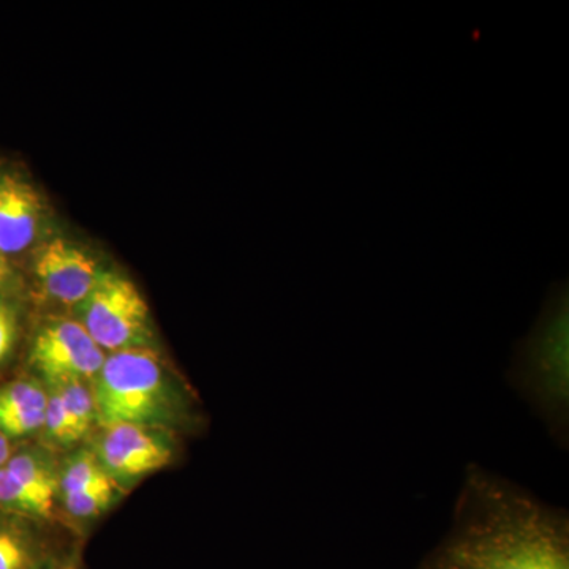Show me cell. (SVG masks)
<instances>
[{
	"instance_id": "2",
	"label": "cell",
	"mask_w": 569,
	"mask_h": 569,
	"mask_svg": "<svg viewBox=\"0 0 569 569\" xmlns=\"http://www.w3.org/2000/svg\"><path fill=\"white\" fill-rule=\"evenodd\" d=\"M97 425L168 427L186 411L181 389L156 348L107 355L91 383Z\"/></svg>"
},
{
	"instance_id": "9",
	"label": "cell",
	"mask_w": 569,
	"mask_h": 569,
	"mask_svg": "<svg viewBox=\"0 0 569 569\" xmlns=\"http://www.w3.org/2000/svg\"><path fill=\"white\" fill-rule=\"evenodd\" d=\"M48 392L39 378H21L0 388V432L9 440L43 430Z\"/></svg>"
},
{
	"instance_id": "4",
	"label": "cell",
	"mask_w": 569,
	"mask_h": 569,
	"mask_svg": "<svg viewBox=\"0 0 569 569\" xmlns=\"http://www.w3.org/2000/svg\"><path fill=\"white\" fill-rule=\"evenodd\" d=\"M527 385L549 413L563 415L569 395V290L553 284L537 325L519 348Z\"/></svg>"
},
{
	"instance_id": "6",
	"label": "cell",
	"mask_w": 569,
	"mask_h": 569,
	"mask_svg": "<svg viewBox=\"0 0 569 569\" xmlns=\"http://www.w3.org/2000/svg\"><path fill=\"white\" fill-rule=\"evenodd\" d=\"M92 451L118 486L157 473L174 458L168 430L141 425L102 427Z\"/></svg>"
},
{
	"instance_id": "13",
	"label": "cell",
	"mask_w": 569,
	"mask_h": 569,
	"mask_svg": "<svg viewBox=\"0 0 569 569\" xmlns=\"http://www.w3.org/2000/svg\"><path fill=\"white\" fill-rule=\"evenodd\" d=\"M44 385H50L61 396L78 441H81L97 422L91 383L80 380H59Z\"/></svg>"
},
{
	"instance_id": "12",
	"label": "cell",
	"mask_w": 569,
	"mask_h": 569,
	"mask_svg": "<svg viewBox=\"0 0 569 569\" xmlns=\"http://www.w3.org/2000/svg\"><path fill=\"white\" fill-rule=\"evenodd\" d=\"M116 485L99 462L93 451L80 449L71 455L59 470V496Z\"/></svg>"
},
{
	"instance_id": "8",
	"label": "cell",
	"mask_w": 569,
	"mask_h": 569,
	"mask_svg": "<svg viewBox=\"0 0 569 569\" xmlns=\"http://www.w3.org/2000/svg\"><path fill=\"white\" fill-rule=\"evenodd\" d=\"M48 206L24 171L0 164V253L21 257L48 238Z\"/></svg>"
},
{
	"instance_id": "11",
	"label": "cell",
	"mask_w": 569,
	"mask_h": 569,
	"mask_svg": "<svg viewBox=\"0 0 569 569\" xmlns=\"http://www.w3.org/2000/svg\"><path fill=\"white\" fill-rule=\"evenodd\" d=\"M3 467L52 512L56 496L59 493V470L50 456L39 449L24 448L11 452Z\"/></svg>"
},
{
	"instance_id": "7",
	"label": "cell",
	"mask_w": 569,
	"mask_h": 569,
	"mask_svg": "<svg viewBox=\"0 0 569 569\" xmlns=\"http://www.w3.org/2000/svg\"><path fill=\"white\" fill-rule=\"evenodd\" d=\"M33 277L41 295L69 309L78 306L92 293L104 268L84 247L52 236L33 250Z\"/></svg>"
},
{
	"instance_id": "17",
	"label": "cell",
	"mask_w": 569,
	"mask_h": 569,
	"mask_svg": "<svg viewBox=\"0 0 569 569\" xmlns=\"http://www.w3.org/2000/svg\"><path fill=\"white\" fill-rule=\"evenodd\" d=\"M20 335V317L17 307L0 299V369L7 365Z\"/></svg>"
},
{
	"instance_id": "14",
	"label": "cell",
	"mask_w": 569,
	"mask_h": 569,
	"mask_svg": "<svg viewBox=\"0 0 569 569\" xmlns=\"http://www.w3.org/2000/svg\"><path fill=\"white\" fill-rule=\"evenodd\" d=\"M0 512L22 519L52 518L50 509L44 508L6 467H0Z\"/></svg>"
},
{
	"instance_id": "18",
	"label": "cell",
	"mask_w": 569,
	"mask_h": 569,
	"mask_svg": "<svg viewBox=\"0 0 569 569\" xmlns=\"http://www.w3.org/2000/svg\"><path fill=\"white\" fill-rule=\"evenodd\" d=\"M11 280H13V268H11V261L9 258L3 257V254L0 253V290L9 287Z\"/></svg>"
},
{
	"instance_id": "3",
	"label": "cell",
	"mask_w": 569,
	"mask_h": 569,
	"mask_svg": "<svg viewBox=\"0 0 569 569\" xmlns=\"http://www.w3.org/2000/svg\"><path fill=\"white\" fill-rule=\"evenodd\" d=\"M74 320L104 355L130 348H156L151 309L137 284L104 269L92 293L74 309Z\"/></svg>"
},
{
	"instance_id": "10",
	"label": "cell",
	"mask_w": 569,
	"mask_h": 569,
	"mask_svg": "<svg viewBox=\"0 0 569 569\" xmlns=\"http://www.w3.org/2000/svg\"><path fill=\"white\" fill-rule=\"evenodd\" d=\"M28 520L0 512V569H48L59 560Z\"/></svg>"
},
{
	"instance_id": "19",
	"label": "cell",
	"mask_w": 569,
	"mask_h": 569,
	"mask_svg": "<svg viewBox=\"0 0 569 569\" xmlns=\"http://www.w3.org/2000/svg\"><path fill=\"white\" fill-rule=\"evenodd\" d=\"M11 452H13L11 441L0 432V467L6 466L7 460L10 459Z\"/></svg>"
},
{
	"instance_id": "16",
	"label": "cell",
	"mask_w": 569,
	"mask_h": 569,
	"mask_svg": "<svg viewBox=\"0 0 569 569\" xmlns=\"http://www.w3.org/2000/svg\"><path fill=\"white\" fill-rule=\"evenodd\" d=\"M44 387H47L48 392L47 408H44V437L54 447H74L80 441H78L77 433H74L73 426H71L69 413H67L66 407H63L61 396L50 385H44Z\"/></svg>"
},
{
	"instance_id": "15",
	"label": "cell",
	"mask_w": 569,
	"mask_h": 569,
	"mask_svg": "<svg viewBox=\"0 0 569 569\" xmlns=\"http://www.w3.org/2000/svg\"><path fill=\"white\" fill-rule=\"evenodd\" d=\"M118 496L119 486L108 485L62 496L61 501L73 518L89 520L107 512L116 503Z\"/></svg>"
},
{
	"instance_id": "1",
	"label": "cell",
	"mask_w": 569,
	"mask_h": 569,
	"mask_svg": "<svg viewBox=\"0 0 569 569\" xmlns=\"http://www.w3.org/2000/svg\"><path fill=\"white\" fill-rule=\"evenodd\" d=\"M421 569H569L568 522L473 468L451 533Z\"/></svg>"
},
{
	"instance_id": "20",
	"label": "cell",
	"mask_w": 569,
	"mask_h": 569,
	"mask_svg": "<svg viewBox=\"0 0 569 569\" xmlns=\"http://www.w3.org/2000/svg\"><path fill=\"white\" fill-rule=\"evenodd\" d=\"M48 569H81L77 559H59Z\"/></svg>"
},
{
	"instance_id": "5",
	"label": "cell",
	"mask_w": 569,
	"mask_h": 569,
	"mask_svg": "<svg viewBox=\"0 0 569 569\" xmlns=\"http://www.w3.org/2000/svg\"><path fill=\"white\" fill-rule=\"evenodd\" d=\"M107 355L73 317H51L33 335L29 362L43 383L80 380L92 383Z\"/></svg>"
}]
</instances>
